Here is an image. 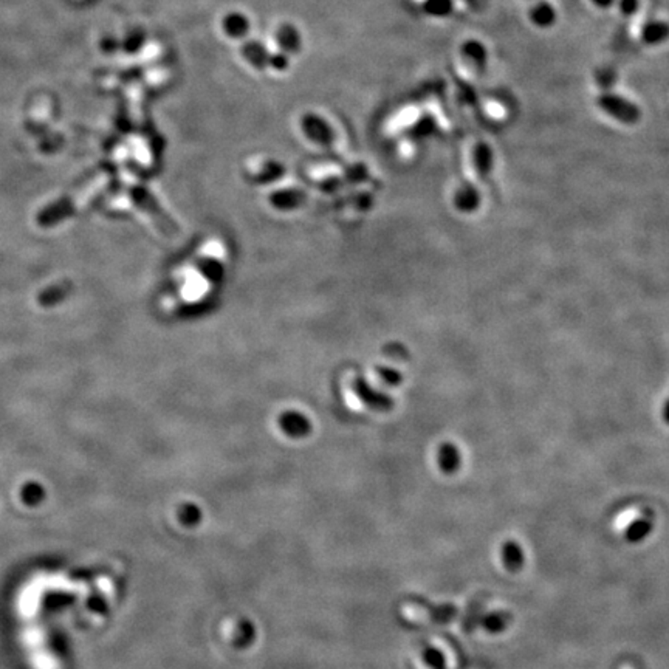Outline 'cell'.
Masks as SVG:
<instances>
[{
    "instance_id": "6da1fadb",
    "label": "cell",
    "mask_w": 669,
    "mask_h": 669,
    "mask_svg": "<svg viewBox=\"0 0 669 669\" xmlns=\"http://www.w3.org/2000/svg\"><path fill=\"white\" fill-rule=\"evenodd\" d=\"M437 457H439V466L442 473L449 474L451 476V474H456L458 470H461L462 453L454 443H451V442L442 443Z\"/></svg>"
},
{
    "instance_id": "7a4b0ae2",
    "label": "cell",
    "mask_w": 669,
    "mask_h": 669,
    "mask_svg": "<svg viewBox=\"0 0 669 669\" xmlns=\"http://www.w3.org/2000/svg\"><path fill=\"white\" fill-rule=\"evenodd\" d=\"M501 556H502L504 567L511 573H518L525 564L524 549L513 539L504 542Z\"/></svg>"
},
{
    "instance_id": "3957f363",
    "label": "cell",
    "mask_w": 669,
    "mask_h": 669,
    "mask_svg": "<svg viewBox=\"0 0 669 669\" xmlns=\"http://www.w3.org/2000/svg\"><path fill=\"white\" fill-rule=\"evenodd\" d=\"M454 204H456V208L458 209V211L473 213L474 209H476L480 204V197H479L477 189L470 183L461 186V188H458V191H457V194H456Z\"/></svg>"
},
{
    "instance_id": "277c9868",
    "label": "cell",
    "mask_w": 669,
    "mask_h": 669,
    "mask_svg": "<svg viewBox=\"0 0 669 669\" xmlns=\"http://www.w3.org/2000/svg\"><path fill=\"white\" fill-rule=\"evenodd\" d=\"M651 532H652L651 519L639 518L627 525L625 536L629 542L637 544V542H642L643 539H646Z\"/></svg>"
},
{
    "instance_id": "5b68a950",
    "label": "cell",
    "mask_w": 669,
    "mask_h": 669,
    "mask_svg": "<svg viewBox=\"0 0 669 669\" xmlns=\"http://www.w3.org/2000/svg\"><path fill=\"white\" fill-rule=\"evenodd\" d=\"M508 625V621H507V615H505V613L502 612H494V613H489V615L485 617L484 620V626L487 631H489L492 634H499L502 632L505 627H507Z\"/></svg>"
},
{
    "instance_id": "8992f818",
    "label": "cell",
    "mask_w": 669,
    "mask_h": 669,
    "mask_svg": "<svg viewBox=\"0 0 669 669\" xmlns=\"http://www.w3.org/2000/svg\"><path fill=\"white\" fill-rule=\"evenodd\" d=\"M39 298H41L39 301H41L42 306L56 304V302L64 298V287H62V284L50 287V289H46Z\"/></svg>"
},
{
    "instance_id": "52a82bcc",
    "label": "cell",
    "mask_w": 669,
    "mask_h": 669,
    "mask_svg": "<svg viewBox=\"0 0 669 669\" xmlns=\"http://www.w3.org/2000/svg\"><path fill=\"white\" fill-rule=\"evenodd\" d=\"M426 662L430 663L434 669H445V657H443V654L440 651L437 649H430L426 652Z\"/></svg>"
},
{
    "instance_id": "ba28073f",
    "label": "cell",
    "mask_w": 669,
    "mask_h": 669,
    "mask_svg": "<svg viewBox=\"0 0 669 669\" xmlns=\"http://www.w3.org/2000/svg\"><path fill=\"white\" fill-rule=\"evenodd\" d=\"M663 420H665L666 425H669V399L666 400L665 406H663Z\"/></svg>"
}]
</instances>
